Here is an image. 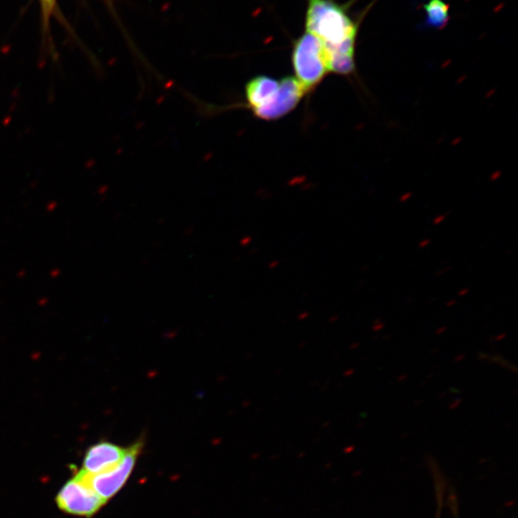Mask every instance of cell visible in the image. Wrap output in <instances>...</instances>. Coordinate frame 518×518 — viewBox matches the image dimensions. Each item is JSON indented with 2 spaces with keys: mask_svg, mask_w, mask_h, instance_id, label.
<instances>
[{
  "mask_svg": "<svg viewBox=\"0 0 518 518\" xmlns=\"http://www.w3.org/2000/svg\"><path fill=\"white\" fill-rule=\"evenodd\" d=\"M57 507L64 514L92 518L105 505V501L90 485L88 475L80 470L62 486L55 498Z\"/></svg>",
  "mask_w": 518,
  "mask_h": 518,
  "instance_id": "obj_3",
  "label": "cell"
},
{
  "mask_svg": "<svg viewBox=\"0 0 518 518\" xmlns=\"http://www.w3.org/2000/svg\"><path fill=\"white\" fill-rule=\"evenodd\" d=\"M306 31L329 49L354 48L358 25L348 15L347 6L335 0H308Z\"/></svg>",
  "mask_w": 518,
  "mask_h": 518,
  "instance_id": "obj_1",
  "label": "cell"
},
{
  "mask_svg": "<svg viewBox=\"0 0 518 518\" xmlns=\"http://www.w3.org/2000/svg\"><path fill=\"white\" fill-rule=\"evenodd\" d=\"M144 439L142 438L137 439L128 447L123 459L117 463L116 467L100 475L93 476L88 475V480L93 489L106 503L114 498L126 485L142 451Z\"/></svg>",
  "mask_w": 518,
  "mask_h": 518,
  "instance_id": "obj_4",
  "label": "cell"
},
{
  "mask_svg": "<svg viewBox=\"0 0 518 518\" xmlns=\"http://www.w3.org/2000/svg\"><path fill=\"white\" fill-rule=\"evenodd\" d=\"M306 93V90L295 77L283 78L280 81V87L272 101L254 111V114L264 121H277L295 110Z\"/></svg>",
  "mask_w": 518,
  "mask_h": 518,
  "instance_id": "obj_5",
  "label": "cell"
},
{
  "mask_svg": "<svg viewBox=\"0 0 518 518\" xmlns=\"http://www.w3.org/2000/svg\"><path fill=\"white\" fill-rule=\"evenodd\" d=\"M426 25L429 27L442 29L449 22V5L442 0H430L424 5Z\"/></svg>",
  "mask_w": 518,
  "mask_h": 518,
  "instance_id": "obj_8",
  "label": "cell"
},
{
  "mask_svg": "<svg viewBox=\"0 0 518 518\" xmlns=\"http://www.w3.org/2000/svg\"><path fill=\"white\" fill-rule=\"evenodd\" d=\"M127 449L109 441L96 442L86 451L81 470L92 476L106 472L123 459Z\"/></svg>",
  "mask_w": 518,
  "mask_h": 518,
  "instance_id": "obj_6",
  "label": "cell"
},
{
  "mask_svg": "<svg viewBox=\"0 0 518 518\" xmlns=\"http://www.w3.org/2000/svg\"><path fill=\"white\" fill-rule=\"evenodd\" d=\"M280 81L269 76H257L250 81L246 87V98L252 111L266 106L277 93Z\"/></svg>",
  "mask_w": 518,
  "mask_h": 518,
  "instance_id": "obj_7",
  "label": "cell"
},
{
  "mask_svg": "<svg viewBox=\"0 0 518 518\" xmlns=\"http://www.w3.org/2000/svg\"><path fill=\"white\" fill-rule=\"evenodd\" d=\"M292 62L295 78L306 93L329 74L324 43L307 31L294 43Z\"/></svg>",
  "mask_w": 518,
  "mask_h": 518,
  "instance_id": "obj_2",
  "label": "cell"
},
{
  "mask_svg": "<svg viewBox=\"0 0 518 518\" xmlns=\"http://www.w3.org/2000/svg\"><path fill=\"white\" fill-rule=\"evenodd\" d=\"M41 6H43L44 22H48L54 7L56 5V0H41Z\"/></svg>",
  "mask_w": 518,
  "mask_h": 518,
  "instance_id": "obj_9",
  "label": "cell"
}]
</instances>
